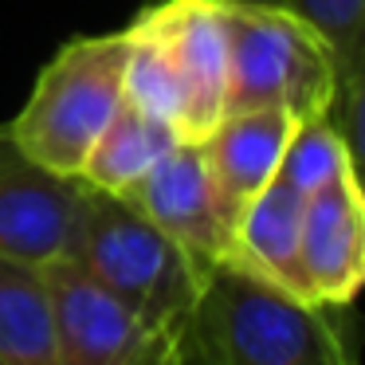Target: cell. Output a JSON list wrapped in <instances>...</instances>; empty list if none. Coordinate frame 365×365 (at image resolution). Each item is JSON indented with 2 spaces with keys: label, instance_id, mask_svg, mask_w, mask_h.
Instances as JSON below:
<instances>
[{
  "label": "cell",
  "instance_id": "6da1fadb",
  "mask_svg": "<svg viewBox=\"0 0 365 365\" xmlns=\"http://www.w3.org/2000/svg\"><path fill=\"white\" fill-rule=\"evenodd\" d=\"M224 48H228V110H287L294 122L334 118L354 142L361 106L349 103L341 63L326 36L287 4L220 0Z\"/></svg>",
  "mask_w": 365,
  "mask_h": 365
},
{
  "label": "cell",
  "instance_id": "7a4b0ae2",
  "mask_svg": "<svg viewBox=\"0 0 365 365\" xmlns=\"http://www.w3.org/2000/svg\"><path fill=\"white\" fill-rule=\"evenodd\" d=\"M330 310L216 263L185 330V365H354Z\"/></svg>",
  "mask_w": 365,
  "mask_h": 365
},
{
  "label": "cell",
  "instance_id": "3957f363",
  "mask_svg": "<svg viewBox=\"0 0 365 365\" xmlns=\"http://www.w3.org/2000/svg\"><path fill=\"white\" fill-rule=\"evenodd\" d=\"M67 255L150 326L185 338L208 271H200L134 205L87 185Z\"/></svg>",
  "mask_w": 365,
  "mask_h": 365
},
{
  "label": "cell",
  "instance_id": "277c9868",
  "mask_svg": "<svg viewBox=\"0 0 365 365\" xmlns=\"http://www.w3.org/2000/svg\"><path fill=\"white\" fill-rule=\"evenodd\" d=\"M130 36H75L40 71L28 103L9 122V134L36 165L59 177H79L91 145L122 106Z\"/></svg>",
  "mask_w": 365,
  "mask_h": 365
},
{
  "label": "cell",
  "instance_id": "5b68a950",
  "mask_svg": "<svg viewBox=\"0 0 365 365\" xmlns=\"http://www.w3.org/2000/svg\"><path fill=\"white\" fill-rule=\"evenodd\" d=\"M59 365H185V338L150 326L71 255L43 263Z\"/></svg>",
  "mask_w": 365,
  "mask_h": 365
},
{
  "label": "cell",
  "instance_id": "8992f818",
  "mask_svg": "<svg viewBox=\"0 0 365 365\" xmlns=\"http://www.w3.org/2000/svg\"><path fill=\"white\" fill-rule=\"evenodd\" d=\"M118 197L134 205L153 228L165 232L200 271L228 263L236 216H232L212 169H208L200 142L181 138L165 158L153 161Z\"/></svg>",
  "mask_w": 365,
  "mask_h": 365
},
{
  "label": "cell",
  "instance_id": "52a82bcc",
  "mask_svg": "<svg viewBox=\"0 0 365 365\" xmlns=\"http://www.w3.org/2000/svg\"><path fill=\"white\" fill-rule=\"evenodd\" d=\"M138 24L161 43L177 79V130L185 142H200L224 118L228 48H224L220 0H153L138 12Z\"/></svg>",
  "mask_w": 365,
  "mask_h": 365
},
{
  "label": "cell",
  "instance_id": "ba28073f",
  "mask_svg": "<svg viewBox=\"0 0 365 365\" xmlns=\"http://www.w3.org/2000/svg\"><path fill=\"white\" fill-rule=\"evenodd\" d=\"M87 181L36 165L9 126L0 130V255L20 263L63 259L71 252Z\"/></svg>",
  "mask_w": 365,
  "mask_h": 365
},
{
  "label": "cell",
  "instance_id": "9c48e42d",
  "mask_svg": "<svg viewBox=\"0 0 365 365\" xmlns=\"http://www.w3.org/2000/svg\"><path fill=\"white\" fill-rule=\"evenodd\" d=\"M302 267L322 307L354 302L365 279V197L357 173L334 177L302 205Z\"/></svg>",
  "mask_w": 365,
  "mask_h": 365
},
{
  "label": "cell",
  "instance_id": "30bf717a",
  "mask_svg": "<svg viewBox=\"0 0 365 365\" xmlns=\"http://www.w3.org/2000/svg\"><path fill=\"white\" fill-rule=\"evenodd\" d=\"M302 205L307 197L291 189L283 177L267 181L236 216L228 263L244 267L247 275L263 279L267 287L291 299L318 302L310 291L307 267H302Z\"/></svg>",
  "mask_w": 365,
  "mask_h": 365
},
{
  "label": "cell",
  "instance_id": "8fae6325",
  "mask_svg": "<svg viewBox=\"0 0 365 365\" xmlns=\"http://www.w3.org/2000/svg\"><path fill=\"white\" fill-rule=\"evenodd\" d=\"M291 130V114L263 106V110H228L200 138L205 161L228 200L232 216H240L263 185L275 181Z\"/></svg>",
  "mask_w": 365,
  "mask_h": 365
},
{
  "label": "cell",
  "instance_id": "7c38bea8",
  "mask_svg": "<svg viewBox=\"0 0 365 365\" xmlns=\"http://www.w3.org/2000/svg\"><path fill=\"white\" fill-rule=\"evenodd\" d=\"M181 142L173 122L158 118V114L142 110V106L126 103L114 110L98 142L91 145L87 161L79 169V181H87L98 192H126L153 161H161L173 145Z\"/></svg>",
  "mask_w": 365,
  "mask_h": 365
},
{
  "label": "cell",
  "instance_id": "4fadbf2b",
  "mask_svg": "<svg viewBox=\"0 0 365 365\" xmlns=\"http://www.w3.org/2000/svg\"><path fill=\"white\" fill-rule=\"evenodd\" d=\"M0 365H59L43 267L0 255Z\"/></svg>",
  "mask_w": 365,
  "mask_h": 365
},
{
  "label": "cell",
  "instance_id": "5bb4252c",
  "mask_svg": "<svg viewBox=\"0 0 365 365\" xmlns=\"http://www.w3.org/2000/svg\"><path fill=\"white\" fill-rule=\"evenodd\" d=\"M346 173H357L354 142L346 138V130L334 118H326V114L294 122L275 177H283L291 189H299L302 197H310V192L322 189L326 181L346 177Z\"/></svg>",
  "mask_w": 365,
  "mask_h": 365
},
{
  "label": "cell",
  "instance_id": "9a60e30c",
  "mask_svg": "<svg viewBox=\"0 0 365 365\" xmlns=\"http://www.w3.org/2000/svg\"><path fill=\"white\" fill-rule=\"evenodd\" d=\"M126 36H130V48H126V71H122V98L177 126V110H181L177 79H173V67H169L161 43L138 20L126 28Z\"/></svg>",
  "mask_w": 365,
  "mask_h": 365
},
{
  "label": "cell",
  "instance_id": "2e32d148",
  "mask_svg": "<svg viewBox=\"0 0 365 365\" xmlns=\"http://www.w3.org/2000/svg\"><path fill=\"white\" fill-rule=\"evenodd\" d=\"M302 20L326 36L341 63L346 95L354 106H361V75H365V43H361V20H365V0H283Z\"/></svg>",
  "mask_w": 365,
  "mask_h": 365
},
{
  "label": "cell",
  "instance_id": "e0dca14e",
  "mask_svg": "<svg viewBox=\"0 0 365 365\" xmlns=\"http://www.w3.org/2000/svg\"><path fill=\"white\" fill-rule=\"evenodd\" d=\"M153 4V0H150ZM247 4H283V0H247Z\"/></svg>",
  "mask_w": 365,
  "mask_h": 365
}]
</instances>
